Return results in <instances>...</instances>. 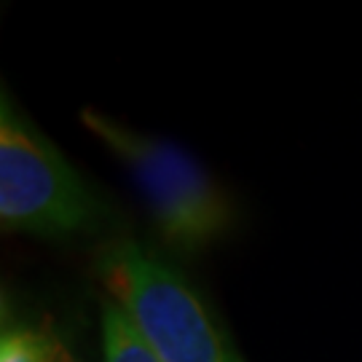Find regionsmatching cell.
Here are the masks:
<instances>
[{"label":"cell","instance_id":"obj_1","mask_svg":"<svg viewBox=\"0 0 362 362\" xmlns=\"http://www.w3.org/2000/svg\"><path fill=\"white\" fill-rule=\"evenodd\" d=\"M97 274L161 362H233L202 300L158 255L113 239L97 252Z\"/></svg>","mask_w":362,"mask_h":362},{"label":"cell","instance_id":"obj_6","mask_svg":"<svg viewBox=\"0 0 362 362\" xmlns=\"http://www.w3.org/2000/svg\"><path fill=\"white\" fill-rule=\"evenodd\" d=\"M59 362H78V360H73V357H70V354L65 351V354H62V360H59Z\"/></svg>","mask_w":362,"mask_h":362},{"label":"cell","instance_id":"obj_5","mask_svg":"<svg viewBox=\"0 0 362 362\" xmlns=\"http://www.w3.org/2000/svg\"><path fill=\"white\" fill-rule=\"evenodd\" d=\"M62 354L57 338L30 327H6L0 338V362H59Z\"/></svg>","mask_w":362,"mask_h":362},{"label":"cell","instance_id":"obj_3","mask_svg":"<svg viewBox=\"0 0 362 362\" xmlns=\"http://www.w3.org/2000/svg\"><path fill=\"white\" fill-rule=\"evenodd\" d=\"M0 223L11 233L70 236L94 231L103 207L76 169L46 143L11 100H0Z\"/></svg>","mask_w":362,"mask_h":362},{"label":"cell","instance_id":"obj_2","mask_svg":"<svg viewBox=\"0 0 362 362\" xmlns=\"http://www.w3.org/2000/svg\"><path fill=\"white\" fill-rule=\"evenodd\" d=\"M83 124L129 169L169 247L194 252L226 231L228 204L194 156L169 140L132 132L91 110L83 113Z\"/></svg>","mask_w":362,"mask_h":362},{"label":"cell","instance_id":"obj_4","mask_svg":"<svg viewBox=\"0 0 362 362\" xmlns=\"http://www.w3.org/2000/svg\"><path fill=\"white\" fill-rule=\"evenodd\" d=\"M105 362H161L118 303H103Z\"/></svg>","mask_w":362,"mask_h":362}]
</instances>
